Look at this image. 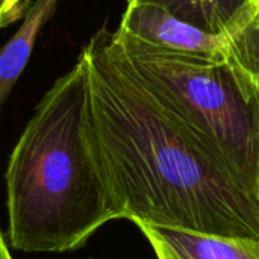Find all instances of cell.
<instances>
[{"instance_id":"cell-1","label":"cell","mask_w":259,"mask_h":259,"mask_svg":"<svg viewBox=\"0 0 259 259\" xmlns=\"http://www.w3.org/2000/svg\"><path fill=\"white\" fill-rule=\"evenodd\" d=\"M91 140L118 219L259 240V191L159 102L99 29L82 49Z\"/></svg>"},{"instance_id":"cell-2","label":"cell","mask_w":259,"mask_h":259,"mask_svg":"<svg viewBox=\"0 0 259 259\" xmlns=\"http://www.w3.org/2000/svg\"><path fill=\"white\" fill-rule=\"evenodd\" d=\"M5 181L8 237L15 250H76L118 219L91 140L79 59L36 105Z\"/></svg>"},{"instance_id":"cell-3","label":"cell","mask_w":259,"mask_h":259,"mask_svg":"<svg viewBox=\"0 0 259 259\" xmlns=\"http://www.w3.org/2000/svg\"><path fill=\"white\" fill-rule=\"evenodd\" d=\"M115 50L140 82L259 191V80L228 58L164 52L120 30Z\"/></svg>"},{"instance_id":"cell-4","label":"cell","mask_w":259,"mask_h":259,"mask_svg":"<svg viewBox=\"0 0 259 259\" xmlns=\"http://www.w3.org/2000/svg\"><path fill=\"white\" fill-rule=\"evenodd\" d=\"M117 30L156 49L182 56L226 58L223 35L203 32L150 3H127Z\"/></svg>"},{"instance_id":"cell-5","label":"cell","mask_w":259,"mask_h":259,"mask_svg":"<svg viewBox=\"0 0 259 259\" xmlns=\"http://www.w3.org/2000/svg\"><path fill=\"white\" fill-rule=\"evenodd\" d=\"M158 259H259V240L138 223Z\"/></svg>"},{"instance_id":"cell-6","label":"cell","mask_w":259,"mask_h":259,"mask_svg":"<svg viewBox=\"0 0 259 259\" xmlns=\"http://www.w3.org/2000/svg\"><path fill=\"white\" fill-rule=\"evenodd\" d=\"M56 3L58 0H33L18 30L0 49V108L24 71L36 38L53 15Z\"/></svg>"},{"instance_id":"cell-7","label":"cell","mask_w":259,"mask_h":259,"mask_svg":"<svg viewBox=\"0 0 259 259\" xmlns=\"http://www.w3.org/2000/svg\"><path fill=\"white\" fill-rule=\"evenodd\" d=\"M252 0H127L156 5L194 27L223 35Z\"/></svg>"},{"instance_id":"cell-8","label":"cell","mask_w":259,"mask_h":259,"mask_svg":"<svg viewBox=\"0 0 259 259\" xmlns=\"http://www.w3.org/2000/svg\"><path fill=\"white\" fill-rule=\"evenodd\" d=\"M226 58L259 80V0H252L223 33Z\"/></svg>"},{"instance_id":"cell-9","label":"cell","mask_w":259,"mask_h":259,"mask_svg":"<svg viewBox=\"0 0 259 259\" xmlns=\"http://www.w3.org/2000/svg\"><path fill=\"white\" fill-rule=\"evenodd\" d=\"M33 0H0V29L23 20Z\"/></svg>"},{"instance_id":"cell-10","label":"cell","mask_w":259,"mask_h":259,"mask_svg":"<svg viewBox=\"0 0 259 259\" xmlns=\"http://www.w3.org/2000/svg\"><path fill=\"white\" fill-rule=\"evenodd\" d=\"M0 259H12V256L8 252V247H6V243H5L2 234H0Z\"/></svg>"}]
</instances>
